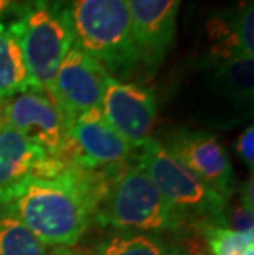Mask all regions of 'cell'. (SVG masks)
I'll use <instances>...</instances> for the list:
<instances>
[{
  "label": "cell",
  "instance_id": "obj_5",
  "mask_svg": "<svg viewBox=\"0 0 254 255\" xmlns=\"http://www.w3.org/2000/svg\"><path fill=\"white\" fill-rule=\"evenodd\" d=\"M137 166L169 203L183 216V219L210 226H225L226 198L207 186L169 153L159 140L150 137L136 146Z\"/></svg>",
  "mask_w": 254,
  "mask_h": 255
},
{
  "label": "cell",
  "instance_id": "obj_2",
  "mask_svg": "<svg viewBox=\"0 0 254 255\" xmlns=\"http://www.w3.org/2000/svg\"><path fill=\"white\" fill-rule=\"evenodd\" d=\"M10 20L17 31L30 91L48 94L59 64L73 46V26L66 0H26L13 7Z\"/></svg>",
  "mask_w": 254,
  "mask_h": 255
},
{
  "label": "cell",
  "instance_id": "obj_19",
  "mask_svg": "<svg viewBox=\"0 0 254 255\" xmlns=\"http://www.w3.org/2000/svg\"><path fill=\"white\" fill-rule=\"evenodd\" d=\"M225 222H230L231 229L236 232H243V234H251L254 232V216L253 209L246 208L245 204H236L231 208V211L226 209Z\"/></svg>",
  "mask_w": 254,
  "mask_h": 255
},
{
  "label": "cell",
  "instance_id": "obj_14",
  "mask_svg": "<svg viewBox=\"0 0 254 255\" xmlns=\"http://www.w3.org/2000/svg\"><path fill=\"white\" fill-rule=\"evenodd\" d=\"M210 84L213 91L233 104H248L253 101L254 58L235 56L210 61Z\"/></svg>",
  "mask_w": 254,
  "mask_h": 255
},
{
  "label": "cell",
  "instance_id": "obj_25",
  "mask_svg": "<svg viewBox=\"0 0 254 255\" xmlns=\"http://www.w3.org/2000/svg\"><path fill=\"white\" fill-rule=\"evenodd\" d=\"M3 126H5L3 124V111H2V102H0V130L3 128Z\"/></svg>",
  "mask_w": 254,
  "mask_h": 255
},
{
  "label": "cell",
  "instance_id": "obj_18",
  "mask_svg": "<svg viewBox=\"0 0 254 255\" xmlns=\"http://www.w3.org/2000/svg\"><path fill=\"white\" fill-rule=\"evenodd\" d=\"M207 239L213 255H243L245 249L254 244V232L243 234L226 226H210Z\"/></svg>",
  "mask_w": 254,
  "mask_h": 255
},
{
  "label": "cell",
  "instance_id": "obj_7",
  "mask_svg": "<svg viewBox=\"0 0 254 255\" xmlns=\"http://www.w3.org/2000/svg\"><path fill=\"white\" fill-rule=\"evenodd\" d=\"M134 151L136 146L107 124L101 109H91L69 124L59 160L84 170L114 168L126 163Z\"/></svg>",
  "mask_w": 254,
  "mask_h": 255
},
{
  "label": "cell",
  "instance_id": "obj_12",
  "mask_svg": "<svg viewBox=\"0 0 254 255\" xmlns=\"http://www.w3.org/2000/svg\"><path fill=\"white\" fill-rule=\"evenodd\" d=\"M66 163L45 153L17 130L3 126L0 130V203L13 189L35 178H53Z\"/></svg>",
  "mask_w": 254,
  "mask_h": 255
},
{
  "label": "cell",
  "instance_id": "obj_13",
  "mask_svg": "<svg viewBox=\"0 0 254 255\" xmlns=\"http://www.w3.org/2000/svg\"><path fill=\"white\" fill-rule=\"evenodd\" d=\"M208 38L212 41L208 63L235 56L254 58V10L251 0L213 15L208 21Z\"/></svg>",
  "mask_w": 254,
  "mask_h": 255
},
{
  "label": "cell",
  "instance_id": "obj_4",
  "mask_svg": "<svg viewBox=\"0 0 254 255\" xmlns=\"http://www.w3.org/2000/svg\"><path fill=\"white\" fill-rule=\"evenodd\" d=\"M98 224L121 231L174 232L185 219L136 166L116 170L109 189L94 214Z\"/></svg>",
  "mask_w": 254,
  "mask_h": 255
},
{
  "label": "cell",
  "instance_id": "obj_1",
  "mask_svg": "<svg viewBox=\"0 0 254 255\" xmlns=\"http://www.w3.org/2000/svg\"><path fill=\"white\" fill-rule=\"evenodd\" d=\"M117 166L104 171L66 165L53 178H35L13 189L5 204L45 244L71 247L89 226Z\"/></svg>",
  "mask_w": 254,
  "mask_h": 255
},
{
  "label": "cell",
  "instance_id": "obj_24",
  "mask_svg": "<svg viewBox=\"0 0 254 255\" xmlns=\"http://www.w3.org/2000/svg\"><path fill=\"white\" fill-rule=\"evenodd\" d=\"M243 255H254V244H251V246H248L245 249V252H243Z\"/></svg>",
  "mask_w": 254,
  "mask_h": 255
},
{
  "label": "cell",
  "instance_id": "obj_10",
  "mask_svg": "<svg viewBox=\"0 0 254 255\" xmlns=\"http://www.w3.org/2000/svg\"><path fill=\"white\" fill-rule=\"evenodd\" d=\"M101 112L121 137L139 146L150 138L157 117V99L147 86L122 83L111 76L101 102Z\"/></svg>",
  "mask_w": 254,
  "mask_h": 255
},
{
  "label": "cell",
  "instance_id": "obj_15",
  "mask_svg": "<svg viewBox=\"0 0 254 255\" xmlns=\"http://www.w3.org/2000/svg\"><path fill=\"white\" fill-rule=\"evenodd\" d=\"M30 91V76L12 21L0 18V102Z\"/></svg>",
  "mask_w": 254,
  "mask_h": 255
},
{
  "label": "cell",
  "instance_id": "obj_20",
  "mask_svg": "<svg viewBox=\"0 0 254 255\" xmlns=\"http://www.w3.org/2000/svg\"><path fill=\"white\" fill-rule=\"evenodd\" d=\"M236 153L245 161V165L253 168V161H254V127L253 126L245 128V132L240 135L238 143H236Z\"/></svg>",
  "mask_w": 254,
  "mask_h": 255
},
{
  "label": "cell",
  "instance_id": "obj_23",
  "mask_svg": "<svg viewBox=\"0 0 254 255\" xmlns=\"http://www.w3.org/2000/svg\"><path fill=\"white\" fill-rule=\"evenodd\" d=\"M12 3H13V0H0V18L5 17L8 8H12Z\"/></svg>",
  "mask_w": 254,
  "mask_h": 255
},
{
  "label": "cell",
  "instance_id": "obj_11",
  "mask_svg": "<svg viewBox=\"0 0 254 255\" xmlns=\"http://www.w3.org/2000/svg\"><path fill=\"white\" fill-rule=\"evenodd\" d=\"M139 63L155 69L174 43L182 0H127Z\"/></svg>",
  "mask_w": 254,
  "mask_h": 255
},
{
  "label": "cell",
  "instance_id": "obj_9",
  "mask_svg": "<svg viewBox=\"0 0 254 255\" xmlns=\"http://www.w3.org/2000/svg\"><path fill=\"white\" fill-rule=\"evenodd\" d=\"M177 161L198 180L228 198L235 189V171L225 146L213 133L203 130L178 128L164 145Z\"/></svg>",
  "mask_w": 254,
  "mask_h": 255
},
{
  "label": "cell",
  "instance_id": "obj_3",
  "mask_svg": "<svg viewBox=\"0 0 254 255\" xmlns=\"http://www.w3.org/2000/svg\"><path fill=\"white\" fill-rule=\"evenodd\" d=\"M74 45L112 78H126L139 63L127 0H66Z\"/></svg>",
  "mask_w": 254,
  "mask_h": 255
},
{
  "label": "cell",
  "instance_id": "obj_22",
  "mask_svg": "<svg viewBox=\"0 0 254 255\" xmlns=\"http://www.w3.org/2000/svg\"><path fill=\"white\" fill-rule=\"evenodd\" d=\"M50 255H79V254H76V252L71 251V249H68V247H55Z\"/></svg>",
  "mask_w": 254,
  "mask_h": 255
},
{
  "label": "cell",
  "instance_id": "obj_16",
  "mask_svg": "<svg viewBox=\"0 0 254 255\" xmlns=\"http://www.w3.org/2000/svg\"><path fill=\"white\" fill-rule=\"evenodd\" d=\"M0 255H48L45 244L5 204H0Z\"/></svg>",
  "mask_w": 254,
  "mask_h": 255
},
{
  "label": "cell",
  "instance_id": "obj_8",
  "mask_svg": "<svg viewBox=\"0 0 254 255\" xmlns=\"http://www.w3.org/2000/svg\"><path fill=\"white\" fill-rule=\"evenodd\" d=\"M3 124L53 158H61L66 143V124L51 97L26 91L2 102Z\"/></svg>",
  "mask_w": 254,
  "mask_h": 255
},
{
  "label": "cell",
  "instance_id": "obj_17",
  "mask_svg": "<svg viewBox=\"0 0 254 255\" xmlns=\"http://www.w3.org/2000/svg\"><path fill=\"white\" fill-rule=\"evenodd\" d=\"M96 255H178V252L160 237L142 232H122L102 241Z\"/></svg>",
  "mask_w": 254,
  "mask_h": 255
},
{
  "label": "cell",
  "instance_id": "obj_21",
  "mask_svg": "<svg viewBox=\"0 0 254 255\" xmlns=\"http://www.w3.org/2000/svg\"><path fill=\"white\" fill-rule=\"evenodd\" d=\"M253 193H254V186H253V178H250V181H248L245 186H243V189H241V199H240V203L241 204H245L246 208H250V209H253V206H254V203H253Z\"/></svg>",
  "mask_w": 254,
  "mask_h": 255
},
{
  "label": "cell",
  "instance_id": "obj_6",
  "mask_svg": "<svg viewBox=\"0 0 254 255\" xmlns=\"http://www.w3.org/2000/svg\"><path fill=\"white\" fill-rule=\"evenodd\" d=\"M111 74L93 56L73 43L59 64L48 94L66 124L91 109H101V102Z\"/></svg>",
  "mask_w": 254,
  "mask_h": 255
}]
</instances>
